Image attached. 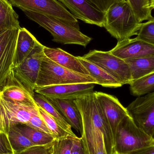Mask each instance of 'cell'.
Here are the masks:
<instances>
[{"instance_id": "1", "label": "cell", "mask_w": 154, "mask_h": 154, "mask_svg": "<svg viewBox=\"0 0 154 154\" xmlns=\"http://www.w3.org/2000/svg\"><path fill=\"white\" fill-rule=\"evenodd\" d=\"M81 116V138L85 154H94L95 133L101 131L105 138L107 154L114 152L112 133L95 92L88 93L75 100Z\"/></svg>"}, {"instance_id": "2", "label": "cell", "mask_w": 154, "mask_h": 154, "mask_svg": "<svg viewBox=\"0 0 154 154\" xmlns=\"http://www.w3.org/2000/svg\"><path fill=\"white\" fill-rule=\"evenodd\" d=\"M142 23L128 1L115 2L105 13L104 27L118 42L137 35Z\"/></svg>"}, {"instance_id": "3", "label": "cell", "mask_w": 154, "mask_h": 154, "mask_svg": "<svg viewBox=\"0 0 154 154\" xmlns=\"http://www.w3.org/2000/svg\"><path fill=\"white\" fill-rule=\"evenodd\" d=\"M24 14L51 33L52 41L63 45L75 44L86 47L92 38L80 29L50 16L30 11H23Z\"/></svg>"}, {"instance_id": "4", "label": "cell", "mask_w": 154, "mask_h": 154, "mask_svg": "<svg viewBox=\"0 0 154 154\" xmlns=\"http://www.w3.org/2000/svg\"><path fill=\"white\" fill-rule=\"evenodd\" d=\"M92 83L96 81L89 75L69 70L44 56L35 85L36 89L48 86L73 83Z\"/></svg>"}, {"instance_id": "5", "label": "cell", "mask_w": 154, "mask_h": 154, "mask_svg": "<svg viewBox=\"0 0 154 154\" xmlns=\"http://www.w3.org/2000/svg\"><path fill=\"white\" fill-rule=\"evenodd\" d=\"M154 144V139L138 127L129 116L119 123L115 138L114 152L128 154Z\"/></svg>"}, {"instance_id": "6", "label": "cell", "mask_w": 154, "mask_h": 154, "mask_svg": "<svg viewBox=\"0 0 154 154\" xmlns=\"http://www.w3.org/2000/svg\"><path fill=\"white\" fill-rule=\"evenodd\" d=\"M12 6L47 15L80 29L78 19L58 0H9Z\"/></svg>"}, {"instance_id": "7", "label": "cell", "mask_w": 154, "mask_h": 154, "mask_svg": "<svg viewBox=\"0 0 154 154\" xmlns=\"http://www.w3.org/2000/svg\"><path fill=\"white\" fill-rule=\"evenodd\" d=\"M82 57L105 70L122 86L129 84L132 81L130 69L125 60L116 57L109 51L94 50L90 51Z\"/></svg>"}, {"instance_id": "8", "label": "cell", "mask_w": 154, "mask_h": 154, "mask_svg": "<svg viewBox=\"0 0 154 154\" xmlns=\"http://www.w3.org/2000/svg\"><path fill=\"white\" fill-rule=\"evenodd\" d=\"M126 109L136 125L154 139V91L137 97Z\"/></svg>"}, {"instance_id": "9", "label": "cell", "mask_w": 154, "mask_h": 154, "mask_svg": "<svg viewBox=\"0 0 154 154\" xmlns=\"http://www.w3.org/2000/svg\"><path fill=\"white\" fill-rule=\"evenodd\" d=\"M44 47L38 42L22 63L13 69L15 75L32 95L35 92L36 82L45 56Z\"/></svg>"}, {"instance_id": "10", "label": "cell", "mask_w": 154, "mask_h": 154, "mask_svg": "<svg viewBox=\"0 0 154 154\" xmlns=\"http://www.w3.org/2000/svg\"><path fill=\"white\" fill-rule=\"evenodd\" d=\"M38 110V107L14 104L0 96V132L8 135L11 126L19 123L27 124Z\"/></svg>"}, {"instance_id": "11", "label": "cell", "mask_w": 154, "mask_h": 154, "mask_svg": "<svg viewBox=\"0 0 154 154\" xmlns=\"http://www.w3.org/2000/svg\"><path fill=\"white\" fill-rule=\"evenodd\" d=\"M0 96L11 103L38 107L33 95L12 69L5 82L0 87Z\"/></svg>"}, {"instance_id": "12", "label": "cell", "mask_w": 154, "mask_h": 154, "mask_svg": "<svg viewBox=\"0 0 154 154\" xmlns=\"http://www.w3.org/2000/svg\"><path fill=\"white\" fill-rule=\"evenodd\" d=\"M20 29H8L0 32V87L13 69Z\"/></svg>"}, {"instance_id": "13", "label": "cell", "mask_w": 154, "mask_h": 154, "mask_svg": "<svg viewBox=\"0 0 154 154\" xmlns=\"http://www.w3.org/2000/svg\"><path fill=\"white\" fill-rule=\"evenodd\" d=\"M95 93L110 127L114 147L118 127L129 114L126 108L122 105L116 97L102 92L96 91Z\"/></svg>"}, {"instance_id": "14", "label": "cell", "mask_w": 154, "mask_h": 154, "mask_svg": "<svg viewBox=\"0 0 154 154\" xmlns=\"http://www.w3.org/2000/svg\"><path fill=\"white\" fill-rule=\"evenodd\" d=\"M77 19L88 24L104 27L105 13L94 7L88 0H58Z\"/></svg>"}, {"instance_id": "15", "label": "cell", "mask_w": 154, "mask_h": 154, "mask_svg": "<svg viewBox=\"0 0 154 154\" xmlns=\"http://www.w3.org/2000/svg\"><path fill=\"white\" fill-rule=\"evenodd\" d=\"M96 84L92 83H73L48 86L36 89V93L48 98L61 99H76L93 92Z\"/></svg>"}, {"instance_id": "16", "label": "cell", "mask_w": 154, "mask_h": 154, "mask_svg": "<svg viewBox=\"0 0 154 154\" xmlns=\"http://www.w3.org/2000/svg\"><path fill=\"white\" fill-rule=\"evenodd\" d=\"M109 52L125 60L154 55V47L137 38H130L118 42L116 47Z\"/></svg>"}, {"instance_id": "17", "label": "cell", "mask_w": 154, "mask_h": 154, "mask_svg": "<svg viewBox=\"0 0 154 154\" xmlns=\"http://www.w3.org/2000/svg\"><path fill=\"white\" fill-rule=\"evenodd\" d=\"M44 52L47 57L69 70L83 75H89L78 57H75L60 48H50L45 46Z\"/></svg>"}, {"instance_id": "18", "label": "cell", "mask_w": 154, "mask_h": 154, "mask_svg": "<svg viewBox=\"0 0 154 154\" xmlns=\"http://www.w3.org/2000/svg\"><path fill=\"white\" fill-rule=\"evenodd\" d=\"M68 123L78 133L82 134V122L81 116L74 99H61L47 97Z\"/></svg>"}, {"instance_id": "19", "label": "cell", "mask_w": 154, "mask_h": 154, "mask_svg": "<svg viewBox=\"0 0 154 154\" xmlns=\"http://www.w3.org/2000/svg\"><path fill=\"white\" fill-rule=\"evenodd\" d=\"M38 42L36 38L27 29L20 28L14 60L13 68L19 66L22 63Z\"/></svg>"}, {"instance_id": "20", "label": "cell", "mask_w": 154, "mask_h": 154, "mask_svg": "<svg viewBox=\"0 0 154 154\" xmlns=\"http://www.w3.org/2000/svg\"><path fill=\"white\" fill-rule=\"evenodd\" d=\"M78 57L82 64L88 70L90 75L96 81L98 85L110 88H117L122 86L121 83L114 77L97 65L90 62L82 57Z\"/></svg>"}, {"instance_id": "21", "label": "cell", "mask_w": 154, "mask_h": 154, "mask_svg": "<svg viewBox=\"0 0 154 154\" xmlns=\"http://www.w3.org/2000/svg\"><path fill=\"white\" fill-rule=\"evenodd\" d=\"M33 98L38 106L48 113L57 122L58 124L69 134L76 136L72 131V127L60 114L57 109L48 100L45 96L34 92Z\"/></svg>"}, {"instance_id": "22", "label": "cell", "mask_w": 154, "mask_h": 154, "mask_svg": "<svg viewBox=\"0 0 154 154\" xmlns=\"http://www.w3.org/2000/svg\"><path fill=\"white\" fill-rule=\"evenodd\" d=\"M125 60L129 66L132 81L154 73V55Z\"/></svg>"}, {"instance_id": "23", "label": "cell", "mask_w": 154, "mask_h": 154, "mask_svg": "<svg viewBox=\"0 0 154 154\" xmlns=\"http://www.w3.org/2000/svg\"><path fill=\"white\" fill-rule=\"evenodd\" d=\"M11 126L26 137L35 145H47L55 139L52 135L31 127L26 124L19 123Z\"/></svg>"}, {"instance_id": "24", "label": "cell", "mask_w": 154, "mask_h": 154, "mask_svg": "<svg viewBox=\"0 0 154 154\" xmlns=\"http://www.w3.org/2000/svg\"><path fill=\"white\" fill-rule=\"evenodd\" d=\"M20 28L19 15L9 0H0V32L8 29Z\"/></svg>"}, {"instance_id": "25", "label": "cell", "mask_w": 154, "mask_h": 154, "mask_svg": "<svg viewBox=\"0 0 154 154\" xmlns=\"http://www.w3.org/2000/svg\"><path fill=\"white\" fill-rule=\"evenodd\" d=\"M131 94L140 97L154 91V73L132 81L129 83Z\"/></svg>"}, {"instance_id": "26", "label": "cell", "mask_w": 154, "mask_h": 154, "mask_svg": "<svg viewBox=\"0 0 154 154\" xmlns=\"http://www.w3.org/2000/svg\"><path fill=\"white\" fill-rule=\"evenodd\" d=\"M76 136L68 134L63 137L55 138L52 143L48 145L51 154H70L74 138Z\"/></svg>"}, {"instance_id": "27", "label": "cell", "mask_w": 154, "mask_h": 154, "mask_svg": "<svg viewBox=\"0 0 154 154\" xmlns=\"http://www.w3.org/2000/svg\"><path fill=\"white\" fill-rule=\"evenodd\" d=\"M8 138L14 154L28 147L36 146L26 137L11 126L8 133Z\"/></svg>"}, {"instance_id": "28", "label": "cell", "mask_w": 154, "mask_h": 154, "mask_svg": "<svg viewBox=\"0 0 154 154\" xmlns=\"http://www.w3.org/2000/svg\"><path fill=\"white\" fill-rule=\"evenodd\" d=\"M139 21L148 20L153 17L151 0H128Z\"/></svg>"}, {"instance_id": "29", "label": "cell", "mask_w": 154, "mask_h": 154, "mask_svg": "<svg viewBox=\"0 0 154 154\" xmlns=\"http://www.w3.org/2000/svg\"><path fill=\"white\" fill-rule=\"evenodd\" d=\"M38 109L42 117L45 121L47 126L55 138H60L69 134L48 113L39 106Z\"/></svg>"}, {"instance_id": "30", "label": "cell", "mask_w": 154, "mask_h": 154, "mask_svg": "<svg viewBox=\"0 0 154 154\" xmlns=\"http://www.w3.org/2000/svg\"><path fill=\"white\" fill-rule=\"evenodd\" d=\"M136 38L154 47V17L142 23Z\"/></svg>"}, {"instance_id": "31", "label": "cell", "mask_w": 154, "mask_h": 154, "mask_svg": "<svg viewBox=\"0 0 154 154\" xmlns=\"http://www.w3.org/2000/svg\"><path fill=\"white\" fill-rule=\"evenodd\" d=\"M26 125L35 129L52 135L51 132L47 126L45 121L42 117L39 109L32 114L29 121Z\"/></svg>"}, {"instance_id": "32", "label": "cell", "mask_w": 154, "mask_h": 154, "mask_svg": "<svg viewBox=\"0 0 154 154\" xmlns=\"http://www.w3.org/2000/svg\"><path fill=\"white\" fill-rule=\"evenodd\" d=\"M94 154H107L103 133L97 130L95 133Z\"/></svg>"}, {"instance_id": "33", "label": "cell", "mask_w": 154, "mask_h": 154, "mask_svg": "<svg viewBox=\"0 0 154 154\" xmlns=\"http://www.w3.org/2000/svg\"><path fill=\"white\" fill-rule=\"evenodd\" d=\"M48 145L33 146L14 154H51Z\"/></svg>"}, {"instance_id": "34", "label": "cell", "mask_w": 154, "mask_h": 154, "mask_svg": "<svg viewBox=\"0 0 154 154\" xmlns=\"http://www.w3.org/2000/svg\"><path fill=\"white\" fill-rule=\"evenodd\" d=\"M96 9L106 13L109 6L116 2L128 0H88Z\"/></svg>"}, {"instance_id": "35", "label": "cell", "mask_w": 154, "mask_h": 154, "mask_svg": "<svg viewBox=\"0 0 154 154\" xmlns=\"http://www.w3.org/2000/svg\"><path fill=\"white\" fill-rule=\"evenodd\" d=\"M14 154L8 135L0 132V154Z\"/></svg>"}, {"instance_id": "36", "label": "cell", "mask_w": 154, "mask_h": 154, "mask_svg": "<svg viewBox=\"0 0 154 154\" xmlns=\"http://www.w3.org/2000/svg\"><path fill=\"white\" fill-rule=\"evenodd\" d=\"M70 154H85L81 137L76 136L74 138L73 148Z\"/></svg>"}, {"instance_id": "37", "label": "cell", "mask_w": 154, "mask_h": 154, "mask_svg": "<svg viewBox=\"0 0 154 154\" xmlns=\"http://www.w3.org/2000/svg\"><path fill=\"white\" fill-rule=\"evenodd\" d=\"M128 154H154V144L134 151Z\"/></svg>"}, {"instance_id": "38", "label": "cell", "mask_w": 154, "mask_h": 154, "mask_svg": "<svg viewBox=\"0 0 154 154\" xmlns=\"http://www.w3.org/2000/svg\"><path fill=\"white\" fill-rule=\"evenodd\" d=\"M151 6L152 9H154V0H151Z\"/></svg>"}, {"instance_id": "39", "label": "cell", "mask_w": 154, "mask_h": 154, "mask_svg": "<svg viewBox=\"0 0 154 154\" xmlns=\"http://www.w3.org/2000/svg\"><path fill=\"white\" fill-rule=\"evenodd\" d=\"M119 154L118 153H117L116 152H113V154Z\"/></svg>"}, {"instance_id": "40", "label": "cell", "mask_w": 154, "mask_h": 154, "mask_svg": "<svg viewBox=\"0 0 154 154\" xmlns=\"http://www.w3.org/2000/svg\"><path fill=\"white\" fill-rule=\"evenodd\" d=\"M10 154V153H8V154Z\"/></svg>"}]
</instances>
